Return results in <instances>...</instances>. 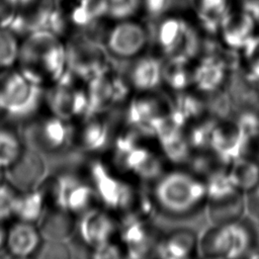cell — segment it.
Returning a JSON list of instances; mask_svg holds the SVG:
<instances>
[{"mask_svg": "<svg viewBox=\"0 0 259 259\" xmlns=\"http://www.w3.org/2000/svg\"><path fill=\"white\" fill-rule=\"evenodd\" d=\"M73 73H67L45 92V101L52 114L70 120L74 116L87 113L88 94L74 87Z\"/></svg>", "mask_w": 259, "mask_h": 259, "instance_id": "cell-6", "label": "cell"}, {"mask_svg": "<svg viewBox=\"0 0 259 259\" xmlns=\"http://www.w3.org/2000/svg\"><path fill=\"white\" fill-rule=\"evenodd\" d=\"M47 202L72 213L89 209L96 192L93 187L71 174H61L41 186Z\"/></svg>", "mask_w": 259, "mask_h": 259, "instance_id": "cell-5", "label": "cell"}, {"mask_svg": "<svg viewBox=\"0 0 259 259\" xmlns=\"http://www.w3.org/2000/svg\"><path fill=\"white\" fill-rule=\"evenodd\" d=\"M90 176L96 195L106 207L125 212L131 209L137 193L130 185L114 177L103 163L93 162Z\"/></svg>", "mask_w": 259, "mask_h": 259, "instance_id": "cell-7", "label": "cell"}, {"mask_svg": "<svg viewBox=\"0 0 259 259\" xmlns=\"http://www.w3.org/2000/svg\"><path fill=\"white\" fill-rule=\"evenodd\" d=\"M227 69L221 57L214 55L204 57L192 71V83L200 91L213 92L222 86Z\"/></svg>", "mask_w": 259, "mask_h": 259, "instance_id": "cell-19", "label": "cell"}, {"mask_svg": "<svg viewBox=\"0 0 259 259\" xmlns=\"http://www.w3.org/2000/svg\"><path fill=\"white\" fill-rule=\"evenodd\" d=\"M163 80V65L153 57L138 61L131 72L133 86L141 91H149L157 88Z\"/></svg>", "mask_w": 259, "mask_h": 259, "instance_id": "cell-24", "label": "cell"}, {"mask_svg": "<svg viewBox=\"0 0 259 259\" xmlns=\"http://www.w3.org/2000/svg\"><path fill=\"white\" fill-rule=\"evenodd\" d=\"M41 234L34 224L17 221L7 231L6 250L17 258L36 254L41 245Z\"/></svg>", "mask_w": 259, "mask_h": 259, "instance_id": "cell-16", "label": "cell"}, {"mask_svg": "<svg viewBox=\"0 0 259 259\" xmlns=\"http://www.w3.org/2000/svg\"><path fill=\"white\" fill-rule=\"evenodd\" d=\"M77 223L73 213L51 205L47 206L41 219L39 220V232L46 240L65 241L71 237L76 230Z\"/></svg>", "mask_w": 259, "mask_h": 259, "instance_id": "cell-18", "label": "cell"}, {"mask_svg": "<svg viewBox=\"0 0 259 259\" xmlns=\"http://www.w3.org/2000/svg\"><path fill=\"white\" fill-rule=\"evenodd\" d=\"M17 191L7 182L0 181V223L3 224L14 217Z\"/></svg>", "mask_w": 259, "mask_h": 259, "instance_id": "cell-33", "label": "cell"}, {"mask_svg": "<svg viewBox=\"0 0 259 259\" xmlns=\"http://www.w3.org/2000/svg\"><path fill=\"white\" fill-rule=\"evenodd\" d=\"M251 245V234L238 222L211 225L197 238L196 250L204 258H237Z\"/></svg>", "mask_w": 259, "mask_h": 259, "instance_id": "cell-4", "label": "cell"}, {"mask_svg": "<svg viewBox=\"0 0 259 259\" xmlns=\"http://www.w3.org/2000/svg\"><path fill=\"white\" fill-rule=\"evenodd\" d=\"M158 44L168 60L188 63L198 51V39L180 20H167L158 32Z\"/></svg>", "mask_w": 259, "mask_h": 259, "instance_id": "cell-8", "label": "cell"}, {"mask_svg": "<svg viewBox=\"0 0 259 259\" xmlns=\"http://www.w3.org/2000/svg\"><path fill=\"white\" fill-rule=\"evenodd\" d=\"M82 241L95 249L110 241L115 232V224L107 212L98 208L85 210L76 227Z\"/></svg>", "mask_w": 259, "mask_h": 259, "instance_id": "cell-14", "label": "cell"}, {"mask_svg": "<svg viewBox=\"0 0 259 259\" xmlns=\"http://www.w3.org/2000/svg\"><path fill=\"white\" fill-rule=\"evenodd\" d=\"M248 146L237 121L217 122L209 148L222 163L231 164L242 157Z\"/></svg>", "mask_w": 259, "mask_h": 259, "instance_id": "cell-13", "label": "cell"}, {"mask_svg": "<svg viewBox=\"0 0 259 259\" xmlns=\"http://www.w3.org/2000/svg\"><path fill=\"white\" fill-rule=\"evenodd\" d=\"M7 182L17 191L39 188L46 178V164L35 149H23L17 160L6 170Z\"/></svg>", "mask_w": 259, "mask_h": 259, "instance_id": "cell-10", "label": "cell"}, {"mask_svg": "<svg viewBox=\"0 0 259 259\" xmlns=\"http://www.w3.org/2000/svg\"><path fill=\"white\" fill-rule=\"evenodd\" d=\"M228 175L238 189L251 191L259 184V164L242 156L231 163Z\"/></svg>", "mask_w": 259, "mask_h": 259, "instance_id": "cell-25", "label": "cell"}, {"mask_svg": "<svg viewBox=\"0 0 259 259\" xmlns=\"http://www.w3.org/2000/svg\"><path fill=\"white\" fill-rule=\"evenodd\" d=\"M7 231L4 226L0 223V251L6 249V240H7Z\"/></svg>", "mask_w": 259, "mask_h": 259, "instance_id": "cell-39", "label": "cell"}, {"mask_svg": "<svg viewBox=\"0 0 259 259\" xmlns=\"http://www.w3.org/2000/svg\"><path fill=\"white\" fill-rule=\"evenodd\" d=\"M254 26L255 20L247 12L231 15L222 23L224 40L231 49H243L254 35Z\"/></svg>", "mask_w": 259, "mask_h": 259, "instance_id": "cell-22", "label": "cell"}, {"mask_svg": "<svg viewBox=\"0 0 259 259\" xmlns=\"http://www.w3.org/2000/svg\"><path fill=\"white\" fill-rule=\"evenodd\" d=\"M68 121L54 114L35 120L27 130L33 149L56 153L68 148L73 140V128Z\"/></svg>", "mask_w": 259, "mask_h": 259, "instance_id": "cell-9", "label": "cell"}, {"mask_svg": "<svg viewBox=\"0 0 259 259\" xmlns=\"http://www.w3.org/2000/svg\"><path fill=\"white\" fill-rule=\"evenodd\" d=\"M19 48L15 39L6 32L0 31V69H10L16 65Z\"/></svg>", "mask_w": 259, "mask_h": 259, "instance_id": "cell-30", "label": "cell"}, {"mask_svg": "<svg viewBox=\"0 0 259 259\" xmlns=\"http://www.w3.org/2000/svg\"><path fill=\"white\" fill-rule=\"evenodd\" d=\"M47 204V197L41 187L18 192L15 201L14 217L18 221L34 224L41 219Z\"/></svg>", "mask_w": 259, "mask_h": 259, "instance_id": "cell-23", "label": "cell"}, {"mask_svg": "<svg viewBox=\"0 0 259 259\" xmlns=\"http://www.w3.org/2000/svg\"><path fill=\"white\" fill-rule=\"evenodd\" d=\"M174 107L179 110L186 119L198 116L203 109L202 103L196 97L189 94L179 95Z\"/></svg>", "mask_w": 259, "mask_h": 259, "instance_id": "cell-35", "label": "cell"}, {"mask_svg": "<svg viewBox=\"0 0 259 259\" xmlns=\"http://www.w3.org/2000/svg\"><path fill=\"white\" fill-rule=\"evenodd\" d=\"M104 10L112 17L125 18L132 14L138 0H103Z\"/></svg>", "mask_w": 259, "mask_h": 259, "instance_id": "cell-36", "label": "cell"}, {"mask_svg": "<svg viewBox=\"0 0 259 259\" xmlns=\"http://www.w3.org/2000/svg\"><path fill=\"white\" fill-rule=\"evenodd\" d=\"M161 146L167 158L172 162L180 163L188 158L190 147L187 140H185L182 136Z\"/></svg>", "mask_w": 259, "mask_h": 259, "instance_id": "cell-34", "label": "cell"}, {"mask_svg": "<svg viewBox=\"0 0 259 259\" xmlns=\"http://www.w3.org/2000/svg\"><path fill=\"white\" fill-rule=\"evenodd\" d=\"M94 258H118L121 256L120 249L110 241L102 244L101 246L93 249Z\"/></svg>", "mask_w": 259, "mask_h": 259, "instance_id": "cell-38", "label": "cell"}, {"mask_svg": "<svg viewBox=\"0 0 259 259\" xmlns=\"http://www.w3.org/2000/svg\"><path fill=\"white\" fill-rule=\"evenodd\" d=\"M163 113L161 102L157 98L140 97L131 102L126 111V120L137 130L153 135L152 122Z\"/></svg>", "mask_w": 259, "mask_h": 259, "instance_id": "cell-20", "label": "cell"}, {"mask_svg": "<svg viewBox=\"0 0 259 259\" xmlns=\"http://www.w3.org/2000/svg\"><path fill=\"white\" fill-rule=\"evenodd\" d=\"M109 130L106 122L90 117V120L84 125L80 141L81 146L89 152H98L108 144Z\"/></svg>", "mask_w": 259, "mask_h": 259, "instance_id": "cell-26", "label": "cell"}, {"mask_svg": "<svg viewBox=\"0 0 259 259\" xmlns=\"http://www.w3.org/2000/svg\"><path fill=\"white\" fill-rule=\"evenodd\" d=\"M163 166L161 161L155 154L151 153L150 151L133 169V172L144 180L158 179L161 176Z\"/></svg>", "mask_w": 259, "mask_h": 259, "instance_id": "cell-31", "label": "cell"}, {"mask_svg": "<svg viewBox=\"0 0 259 259\" xmlns=\"http://www.w3.org/2000/svg\"><path fill=\"white\" fill-rule=\"evenodd\" d=\"M251 192H252V198H253L252 200L255 203L256 208L259 209V184L253 190H251Z\"/></svg>", "mask_w": 259, "mask_h": 259, "instance_id": "cell-40", "label": "cell"}, {"mask_svg": "<svg viewBox=\"0 0 259 259\" xmlns=\"http://www.w3.org/2000/svg\"><path fill=\"white\" fill-rule=\"evenodd\" d=\"M1 113H3V111H2V106H1V103H0V114Z\"/></svg>", "mask_w": 259, "mask_h": 259, "instance_id": "cell-41", "label": "cell"}, {"mask_svg": "<svg viewBox=\"0 0 259 259\" xmlns=\"http://www.w3.org/2000/svg\"><path fill=\"white\" fill-rule=\"evenodd\" d=\"M188 63L169 60L163 65V80L174 90L182 91L192 83V72L187 68Z\"/></svg>", "mask_w": 259, "mask_h": 259, "instance_id": "cell-28", "label": "cell"}, {"mask_svg": "<svg viewBox=\"0 0 259 259\" xmlns=\"http://www.w3.org/2000/svg\"><path fill=\"white\" fill-rule=\"evenodd\" d=\"M45 101V91L19 70L7 74L0 81V103L3 113L16 120H27L38 111Z\"/></svg>", "mask_w": 259, "mask_h": 259, "instance_id": "cell-3", "label": "cell"}, {"mask_svg": "<svg viewBox=\"0 0 259 259\" xmlns=\"http://www.w3.org/2000/svg\"><path fill=\"white\" fill-rule=\"evenodd\" d=\"M68 69L87 81L108 72V64L105 53L94 42L83 40L74 44L67 51Z\"/></svg>", "mask_w": 259, "mask_h": 259, "instance_id": "cell-11", "label": "cell"}, {"mask_svg": "<svg viewBox=\"0 0 259 259\" xmlns=\"http://www.w3.org/2000/svg\"><path fill=\"white\" fill-rule=\"evenodd\" d=\"M36 257L39 258H68L70 257L69 249L63 244V241L47 240L41 243L36 252Z\"/></svg>", "mask_w": 259, "mask_h": 259, "instance_id": "cell-37", "label": "cell"}, {"mask_svg": "<svg viewBox=\"0 0 259 259\" xmlns=\"http://www.w3.org/2000/svg\"><path fill=\"white\" fill-rule=\"evenodd\" d=\"M197 238L188 230H177L157 244V256L167 259H184L196 248Z\"/></svg>", "mask_w": 259, "mask_h": 259, "instance_id": "cell-21", "label": "cell"}, {"mask_svg": "<svg viewBox=\"0 0 259 259\" xmlns=\"http://www.w3.org/2000/svg\"><path fill=\"white\" fill-rule=\"evenodd\" d=\"M23 149L21 140L15 132L0 127V170L9 168L20 156Z\"/></svg>", "mask_w": 259, "mask_h": 259, "instance_id": "cell-27", "label": "cell"}, {"mask_svg": "<svg viewBox=\"0 0 259 259\" xmlns=\"http://www.w3.org/2000/svg\"><path fill=\"white\" fill-rule=\"evenodd\" d=\"M153 194L161 209L181 215L194 210L205 199L206 188L205 183L188 173L175 171L158 178Z\"/></svg>", "mask_w": 259, "mask_h": 259, "instance_id": "cell-2", "label": "cell"}, {"mask_svg": "<svg viewBox=\"0 0 259 259\" xmlns=\"http://www.w3.org/2000/svg\"><path fill=\"white\" fill-rule=\"evenodd\" d=\"M244 193L236 188L222 196L206 198V215L211 225L237 222L246 210L247 202Z\"/></svg>", "mask_w": 259, "mask_h": 259, "instance_id": "cell-15", "label": "cell"}, {"mask_svg": "<svg viewBox=\"0 0 259 259\" xmlns=\"http://www.w3.org/2000/svg\"><path fill=\"white\" fill-rule=\"evenodd\" d=\"M243 58L248 75L259 80V34L253 35L244 46Z\"/></svg>", "mask_w": 259, "mask_h": 259, "instance_id": "cell-32", "label": "cell"}, {"mask_svg": "<svg viewBox=\"0 0 259 259\" xmlns=\"http://www.w3.org/2000/svg\"><path fill=\"white\" fill-rule=\"evenodd\" d=\"M217 122L218 121H214L213 119H208L195 124L190 130L187 139L189 147L199 150L209 148L212 131Z\"/></svg>", "mask_w": 259, "mask_h": 259, "instance_id": "cell-29", "label": "cell"}, {"mask_svg": "<svg viewBox=\"0 0 259 259\" xmlns=\"http://www.w3.org/2000/svg\"><path fill=\"white\" fill-rule=\"evenodd\" d=\"M148 41L143 25L132 20L116 23L108 32L106 45L108 51L118 58H132L139 55Z\"/></svg>", "mask_w": 259, "mask_h": 259, "instance_id": "cell-12", "label": "cell"}, {"mask_svg": "<svg viewBox=\"0 0 259 259\" xmlns=\"http://www.w3.org/2000/svg\"><path fill=\"white\" fill-rule=\"evenodd\" d=\"M120 237L132 258L145 257L152 248L149 227L142 218L135 214H126L121 226Z\"/></svg>", "mask_w": 259, "mask_h": 259, "instance_id": "cell-17", "label": "cell"}, {"mask_svg": "<svg viewBox=\"0 0 259 259\" xmlns=\"http://www.w3.org/2000/svg\"><path fill=\"white\" fill-rule=\"evenodd\" d=\"M17 65L25 77L42 86L56 83L69 70L67 51L51 36L35 37L19 49Z\"/></svg>", "mask_w": 259, "mask_h": 259, "instance_id": "cell-1", "label": "cell"}]
</instances>
